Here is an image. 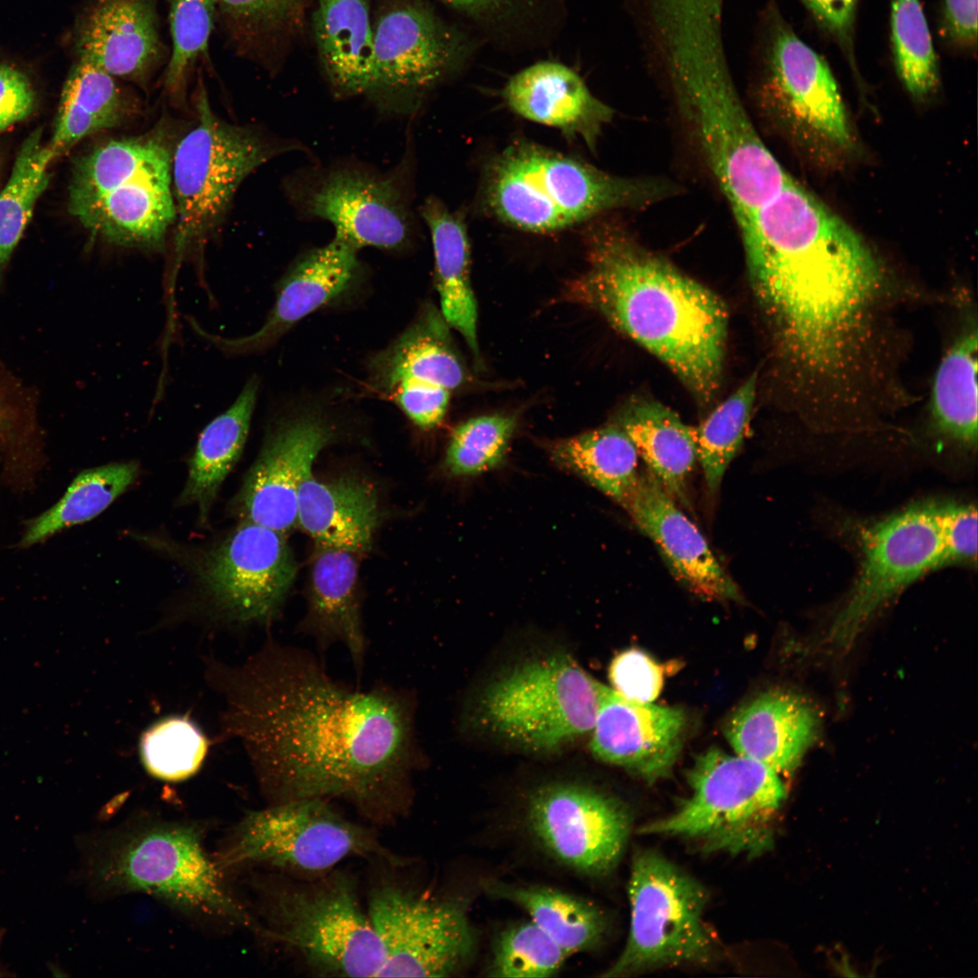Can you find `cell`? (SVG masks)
I'll use <instances>...</instances> for the list:
<instances>
[{
  "instance_id": "cell-47",
  "label": "cell",
  "mask_w": 978,
  "mask_h": 978,
  "mask_svg": "<svg viewBox=\"0 0 978 978\" xmlns=\"http://www.w3.org/2000/svg\"><path fill=\"white\" fill-rule=\"evenodd\" d=\"M609 678L617 693L639 703L653 702L664 682L661 666L637 648L624 650L612 659Z\"/></svg>"
},
{
  "instance_id": "cell-22",
  "label": "cell",
  "mask_w": 978,
  "mask_h": 978,
  "mask_svg": "<svg viewBox=\"0 0 978 978\" xmlns=\"http://www.w3.org/2000/svg\"><path fill=\"white\" fill-rule=\"evenodd\" d=\"M686 728L683 710L628 700L602 684L590 749L599 761L653 783L671 772Z\"/></svg>"
},
{
  "instance_id": "cell-53",
  "label": "cell",
  "mask_w": 978,
  "mask_h": 978,
  "mask_svg": "<svg viewBox=\"0 0 978 978\" xmlns=\"http://www.w3.org/2000/svg\"><path fill=\"white\" fill-rule=\"evenodd\" d=\"M478 18L494 17L508 8L511 0H442Z\"/></svg>"
},
{
  "instance_id": "cell-32",
  "label": "cell",
  "mask_w": 978,
  "mask_h": 978,
  "mask_svg": "<svg viewBox=\"0 0 978 978\" xmlns=\"http://www.w3.org/2000/svg\"><path fill=\"white\" fill-rule=\"evenodd\" d=\"M421 215L431 235L435 281L446 322L465 339L478 357L477 305L470 279V244L462 216L437 198L429 197Z\"/></svg>"
},
{
  "instance_id": "cell-2",
  "label": "cell",
  "mask_w": 978,
  "mask_h": 978,
  "mask_svg": "<svg viewBox=\"0 0 978 978\" xmlns=\"http://www.w3.org/2000/svg\"><path fill=\"white\" fill-rule=\"evenodd\" d=\"M752 290L790 359L827 371L878 288L860 235L793 180L739 226Z\"/></svg>"
},
{
  "instance_id": "cell-49",
  "label": "cell",
  "mask_w": 978,
  "mask_h": 978,
  "mask_svg": "<svg viewBox=\"0 0 978 978\" xmlns=\"http://www.w3.org/2000/svg\"><path fill=\"white\" fill-rule=\"evenodd\" d=\"M799 1L817 26L837 45L855 75H858L855 38L859 0Z\"/></svg>"
},
{
  "instance_id": "cell-29",
  "label": "cell",
  "mask_w": 978,
  "mask_h": 978,
  "mask_svg": "<svg viewBox=\"0 0 978 978\" xmlns=\"http://www.w3.org/2000/svg\"><path fill=\"white\" fill-rule=\"evenodd\" d=\"M313 33L319 57L336 93H369L373 24L369 0H316Z\"/></svg>"
},
{
  "instance_id": "cell-13",
  "label": "cell",
  "mask_w": 978,
  "mask_h": 978,
  "mask_svg": "<svg viewBox=\"0 0 978 978\" xmlns=\"http://www.w3.org/2000/svg\"><path fill=\"white\" fill-rule=\"evenodd\" d=\"M367 911L383 952L378 977L450 976L474 951L462 902L430 896L391 869L370 885Z\"/></svg>"
},
{
  "instance_id": "cell-40",
  "label": "cell",
  "mask_w": 978,
  "mask_h": 978,
  "mask_svg": "<svg viewBox=\"0 0 978 978\" xmlns=\"http://www.w3.org/2000/svg\"><path fill=\"white\" fill-rule=\"evenodd\" d=\"M57 158L37 128L24 140L10 177L0 192V271L9 261L36 203L50 182L49 167Z\"/></svg>"
},
{
  "instance_id": "cell-45",
  "label": "cell",
  "mask_w": 978,
  "mask_h": 978,
  "mask_svg": "<svg viewBox=\"0 0 978 978\" xmlns=\"http://www.w3.org/2000/svg\"><path fill=\"white\" fill-rule=\"evenodd\" d=\"M515 427V417L505 415L481 416L462 423L449 439L446 470L466 477L495 468L505 457Z\"/></svg>"
},
{
  "instance_id": "cell-52",
  "label": "cell",
  "mask_w": 978,
  "mask_h": 978,
  "mask_svg": "<svg viewBox=\"0 0 978 978\" xmlns=\"http://www.w3.org/2000/svg\"><path fill=\"white\" fill-rule=\"evenodd\" d=\"M36 94L29 78L17 68L0 62V134L32 114Z\"/></svg>"
},
{
  "instance_id": "cell-27",
  "label": "cell",
  "mask_w": 978,
  "mask_h": 978,
  "mask_svg": "<svg viewBox=\"0 0 978 978\" xmlns=\"http://www.w3.org/2000/svg\"><path fill=\"white\" fill-rule=\"evenodd\" d=\"M817 715L799 696L768 691L742 705L726 724L737 754L754 759L779 774L793 771L814 740Z\"/></svg>"
},
{
  "instance_id": "cell-54",
  "label": "cell",
  "mask_w": 978,
  "mask_h": 978,
  "mask_svg": "<svg viewBox=\"0 0 978 978\" xmlns=\"http://www.w3.org/2000/svg\"><path fill=\"white\" fill-rule=\"evenodd\" d=\"M15 389V383L11 377L0 369V415L11 405Z\"/></svg>"
},
{
  "instance_id": "cell-7",
  "label": "cell",
  "mask_w": 978,
  "mask_h": 978,
  "mask_svg": "<svg viewBox=\"0 0 978 978\" xmlns=\"http://www.w3.org/2000/svg\"><path fill=\"white\" fill-rule=\"evenodd\" d=\"M254 931L323 976L378 977L383 952L356 877L333 869L316 877L274 872L259 883Z\"/></svg>"
},
{
  "instance_id": "cell-38",
  "label": "cell",
  "mask_w": 978,
  "mask_h": 978,
  "mask_svg": "<svg viewBox=\"0 0 978 978\" xmlns=\"http://www.w3.org/2000/svg\"><path fill=\"white\" fill-rule=\"evenodd\" d=\"M136 462L110 463L79 473L51 508L24 523L18 547L38 544L101 513L137 479Z\"/></svg>"
},
{
  "instance_id": "cell-28",
  "label": "cell",
  "mask_w": 978,
  "mask_h": 978,
  "mask_svg": "<svg viewBox=\"0 0 978 978\" xmlns=\"http://www.w3.org/2000/svg\"><path fill=\"white\" fill-rule=\"evenodd\" d=\"M380 519L376 490L357 478L322 481L309 473L297 493V525L316 544L356 553L369 549Z\"/></svg>"
},
{
  "instance_id": "cell-11",
  "label": "cell",
  "mask_w": 978,
  "mask_h": 978,
  "mask_svg": "<svg viewBox=\"0 0 978 978\" xmlns=\"http://www.w3.org/2000/svg\"><path fill=\"white\" fill-rule=\"evenodd\" d=\"M197 87V124L172 155L177 264L216 228L242 182L284 149H291L221 120L211 108L200 74Z\"/></svg>"
},
{
  "instance_id": "cell-9",
  "label": "cell",
  "mask_w": 978,
  "mask_h": 978,
  "mask_svg": "<svg viewBox=\"0 0 978 978\" xmlns=\"http://www.w3.org/2000/svg\"><path fill=\"white\" fill-rule=\"evenodd\" d=\"M354 857L407 864L406 858L386 848L372 829L338 812L330 800L310 798L247 813L216 861L223 869L260 866L311 878Z\"/></svg>"
},
{
  "instance_id": "cell-16",
  "label": "cell",
  "mask_w": 978,
  "mask_h": 978,
  "mask_svg": "<svg viewBox=\"0 0 978 978\" xmlns=\"http://www.w3.org/2000/svg\"><path fill=\"white\" fill-rule=\"evenodd\" d=\"M297 572L284 533L241 521L204 556L199 579L211 604L229 619L267 623Z\"/></svg>"
},
{
  "instance_id": "cell-10",
  "label": "cell",
  "mask_w": 978,
  "mask_h": 978,
  "mask_svg": "<svg viewBox=\"0 0 978 978\" xmlns=\"http://www.w3.org/2000/svg\"><path fill=\"white\" fill-rule=\"evenodd\" d=\"M629 928L625 946L603 977H626L717 957L705 920L709 894L686 870L653 850L635 854L628 884Z\"/></svg>"
},
{
  "instance_id": "cell-35",
  "label": "cell",
  "mask_w": 978,
  "mask_h": 978,
  "mask_svg": "<svg viewBox=\"0 0 978 978\" xmlns=\"http://www.w3.org/2000/svg\"><path fill=\"white\" fill-rule=\"evenodd\" d=\"M312 0H217L216 24L236 57L267 69L301 29Z\"/></svg>"
},
{
  "instance_id": "cell-3",
  "label": "cell",
  "mask_w": 978,
  "mask_h": 978,
  "mask_svg": "<svg viewBox=\"0 0 978 978\" xmlns=\"http://www.w3.org/2000/svg\"><path fill=\"white\" fill-rule=\"evenodd\" d=\"M586 239L588 268L570 283L569 297L657 357L707 406L723 377L724 301L620 225L595 224Z\"/></svg>"
},
{
  "instance_id": "cell-20",
  "label": "cell",
  "mask_w": 978,
  "mask_h": 978,
  "mask_svg": "<svg viewBox=\"0 0 978 978\" xmlns=\"http://www.w3.org/2000/svg\"><path fill=\"white\" fill-rule=\"evenodd\" d=\"M334 436L319 417L302 415L277 425L266 436L233 500L234 513L286 533L297 525V493L318 454Z\"/></svg>"
},
{
  "instance_id": "cell-14",
  "label": "cell",
  "mask_w": 978,
  "mask_h": 978,
  "mask_svg": "<svg viewBox=\"0 0 978 978\" xmlns=\"http://www.w3.org/2000/svg\"><path fill=\"white\" fill-rule=\"evenodd\" d=\"M861 563L827 641L848 648L890 599L925 573L946 565L936 503L913 504L877 521L860 537Z\"/></svg>"
},
{
  "instance_id": "cell-39",
  "label": "cell",
  "mask_w": 978,
  "mask_h": 978,
  "mask_svg": "<svg viewBox=\"0 0 978 978\" xmlns=\"http://www.w3.org/2000/svg\"><path fill=\"white\" fill-rule=\"evenodd\" d=\"M976 354L975 332L957 340L937 369L932 393L936 427L969 447L977 442Z\"/></svg>"
},
{
  "instance_id": "cell-19",
  "label": "cell",
  "mask_w": 978,
  "mask_h": 978,
  "mask_svg": "<svg viewBox=\"0 0 978 978\" xmlns=\"http://www.w3.org/2000/svg\"><path fill=\"white\" fill-rule=\"evenodd\" d=\"M296 199L307 216L331 223L334 237L357 250L398 249L412 232L406 197L391 177L332 169L299 191Z\"/></svg>"
},
{
  "instance_id": "cell-21",
  "label": "cell",
  "mask_w": 978,
  "mask_h": 978,
  "mask_svg": "<svg viewBox=\"0 0 978 978\" xmlns=\"http://www.w3.org/2000/svg\"><path fill=\"white\" fill-rule=\"evenodd\" d=\"M72 42L77 59L143 89L170 53L155 0H91L75 23Z\"/></svg>"
},
{
  "instance_id": "cell-6",
  "label": "cell",
  "mask_w": 978,
  "mask_h": 978,
  "mask_svg": "<svg viewBox=\"0 0 978 978\" xmlns=\"http://www.w3.org/2000/svg\"><path fill=\"white\" fill-rule=\"evenodd\" d=\"M171 164L159 133L102 143L74 162L68 210L94 238L160 249L177 217Z\"/></svg>"
},
{
  "instance_id": "cell-26",
  "label": "cell",
  "mask_w": 978,
  "mask_h": 978,
  "mask_svg": "<svg viewBox=\"0 0 978 978\" xmlns=\"http://www.w3.org/2000/svg\"><path fill=\"white\" fill-rule=\"evenodd\" d=\"M357 554L316 544L307 613L298 632L311 637L322 650L337 643L344 645L360 677L364 666L367 639L358 593Z\"/></svg>"
},
{
  "instance_id": "cell-46",
  "label": "cell",
  "mask_w": 978,
  "mask_h": 978,
  "mask_svg": "<svg viewBox=\"0 0 978 978\" xmlns=\"http://www.w3.org/2000/svg\"><path fill=\"white\" fill-rule=\"evenodd\" d=\"M568 955L532 921L514 925L498 936L489 975L542 978L554 975Z\"/></svg>"
},
{
  "instance_id": "cell-31",
  "label": "cell",
  "mask_w": 978,
  "mask_h": 978,
  "mask_svg": "<svg viewBox=\"0 0 978 978\" xmlns=\"http://www.w3.org/2000/svg\"><path fill=\"white\" fill-rule=\"evenodd\" d=\"M136 97L97 65L77 59L62 90L47 143L56 158L84 138L120 126L137 109Z\"/></svg>"
},
{
  "instance_id": "cell-24",
  "label": "cell",
  "mask_w": 978,
  "mask_h": 978,
  "mask_svg": "<svg viewBox=\"0 0 978 978\" xmlns=\"http://www.w3.org/2000/svg\"><path fill=\"white\" fill-rule=\"evenodd\" d=\"M625 508L692 592L708 599L740 601L737 585L704 535L649 471L639 474Z\"/></svg>"
},
{
  "instance_id": "cell-8",
  "label": "cell",
  "mask_w": 978,
  "mask_h": 978,
  "mask_svg": "<svg viewBox=\"0 0 978 978\" xmlns=\"http://www.w3.org/2000/svg\"><path fill=\"white\" fill-rule=\"evenodd\" d=\"M689 795L639 833L677 838L701 850L754 858L773 842L772 821L785 797L780 774L740 754L709 749L688 772Z\"/></svg>"
},
{
  "instance_id": "cell-30",
  "label": "cell",
  "mask_w": 978,
  "mask_h": 978,
  "mask_svg": "<svg viewBox=\"0 0 978 978\" xmlns=\"http://www.w3.org/2000/svg\"><path fill=\"white\" fill-rule=\"evenodd\" d=\"M616 425L628 435L666 491L688 505V479L697 461L694 427L668 407L647 398L630 401Z\"/></svg>"
},
{
  "instance_id": "cell-18",
  "label": "cell",
  "mask_w": 978,
  "mask_h": 978,
  "mask_svg": "<svg viewBox=\"0 0 978 978\" xmlns=\"http://www.w3.org/2000/svg\"><path fill=\"white\" fill-rule=\"evenodd\" d=\"M373 63L369 93L416 98L459 64V38L427 7L399 0L373 24Z\"/></svg>"
},
{
  "instance_id": "cell-4",
  "label": "cell",
  "mask_w": 978,
  "mask_h": 978,
  "mask_svg": "<svg viewBox=\"0 0 978 978\" xmlns=\"http://www.w3.org/2000/svg\"><path fill=\"white\" fill-rule=\"evenodd\" d=\"M673 184L624 177L530 141L506 147L489 164L488 209L502 222L550 234L620 208H640L673 196Z\"/></svg>"
},
{
  "instance_id": "cell-50",
  "label": "cell",
  "mask_w": 978,
  "mask_h": 978,
  "mask_svg": "<svg viewBox=\"0 0 978 978\" xmlns=\"http://www.w3.org/2000/svg\"><path fill=\"white\" fill-rule=\"evenodd\" d=\"M406 415L419 427L430 429L444 418L451 391L410 380L398 382L388 389Z\"/></svg>"
},
{
  "instance_id": "cell-37",
  "label": "cell",
  "mask_w": 978,
  "mask_h": 978,
  "mask_svg": "<svg viewBox=\"0 0 978 978\" xmlns=\"http://www.w3.org/2000/svg\"><path fill=\"white\" fill-rule=\"evenodd\" d=\"M486 888L523 908L568 956L593 949L606 934L605 916L584 899L545 887L491 881Z\"/></svg>"
},
{
  "instance_id": "cell-12",
  "label": "cell",
  "mask_w": 978,
  "mask_h": 978,
  "mask_svg": "<svg viewBox=\"0 0 978 978\" xmlns=\"http://www.w3.org/2000/svg\"><path fill=\"white\" fill-rule=\"evenodd\" d=\"M601 685L565 653L531 658L486 687L480 717L507 742L550 753L591 732Z\"/></svg>"
},
{
  "instance_id": "cell-25",
  "label": "cell",
  "mask_w": 978,
  "mask_h": 978,
  "mask_svg": "<svg viewBox=\"0 0 978 978\" xmlns=\"http://www.w3.org/2000/svg\"><path fill=\"white\" fill-rule=\"evenodd\" d=\"M509 108L531 121L581 139L593 149L613 110L570 67L543 61L515 73L503 89Z\"/></svg>"
},
{
  "instance_id": "cell-34",
  "label": "cell",
  "mask_w": 978,
  "mask_h": 978,
  "mask_svg": "<svg viewBox=\"0 0 978 978\" xmlns=\"http://www.w3.org/2000/svg\"><path fill=\"white\" fill-rule=\"evenodd\" d=\"M373 369L377 383L387 390L410 380L452 391L466 376L446 321L429 310L376 358Z\"/></svg>"
},
{
  "instance_id": "cell-1",
  "label": "cell",
  "mask_w": 978,
  "mask_h": 978,
  "mask_svg": "<svg viewBox=\"0 0 978 978\" xmlns=\"http://www.w3.org/2000/svg\"><path fill=\"white\" fill-rule=\"evenodd\" d=\"M213 675L226 695L225 731L244 743L270 804L339 799L379 826L406 818L419 754L405 688L349 686L312 652L275 641Z\"/></svg>"
},
{
  "instance_id": "cell-23",
  "label": "cell",
  "mask_w": 978,
  "mask_h": 978,
  "mask_svg": "<svg viewBox=\"0 0 978 978\" xmlns=\"http://www.w3.org/2000/svg\"><path fill=\"white\" fill-rule=\"evenodd\" d=\"M357 252L333 237L329 244L304 254L280 282L274 304L262 327L249 335L222 337L206 331L193 318L187 321L194 332L225 356L260 352L345 291L358 269Z\"/></svg>"
},
{
  "instance_id": "cell-48",
  "label": "cell",
  "mask_w": 978,
  "mask_h": 978,
  "mask_svg": "<svg viewBox=\"0 0 978 978\" xmlns=\"http://www.w3.org/2000/svg\"><path fill=\"white\" fill-rule=\"evenodd\" d=\"M936 516L946 564H975L976 508L967 503H936Z\"/></svg>"
},
{
  "instance_id": "cell-33",
  "label": "cell",
  "mask_w": 978,
  "mask_h": 978,
  "mask_svg": "<svg viewBox=\"0 0 978 978\" xmlns=\"http://www.w3.org/2000/svg\"><path fill=\"white\" fill-rule=\"evenodd\" d=\"M259 380H247L230 407L202 430L189 460L179 504L196 505L205 522L228 474L239 460L255 408Z\"/></svg>"
},
{
  "instance_id": "cell-44",
  "label": "cell",
  "mask_w": 978,
  "mask_h": 978,
  "mask_svg": "<svg viewBox=\"0 0 978 978\" xmlns=\"http://www.w3.org/2000/svg\"><path fill=\"white\" fill-rule=\"evenodd\" d=\"M209 743L201 730L186 716L164 717L141 735L139 755L154 778L177 782L201 768Z\"/></svg>"
},
{
  "instance_id": "cell-17",
  "label": "cell",
  "mask_w": 978,
  "mask_h": 978,
  "mask_svg": "<svg viewBox=\"0 0 978 978\" xmlns=\"http://www.w3.org/2000/svg\"><path fill=\"white\" fill-rule=\"evenodd\" d=\"M758 58L762 100L834 144L852 137L839 86L827 61L794 32L779 9L764 14Z\"/></svg>"
},
{
  "instance_id": "cell-5",
  "label": "cell",
  "mask_w": 978,
  "mask_h": 978,
  "mask_svg": "<svg viewBox=\"0 0 978 978\" xmlns=\"http://www.w3.org/2000/svg\"><path fill=\"white\" fill-rule=\"evenodd\" d=\"M89 870L101 892L144 894L192 917L254 929L196 824L155 820L120 829L93 853Z\"/></svg>"
},
{
  "instance_id": "cell-51",
  "label": "cell",
  "mask_w": 978,
  "mask_h": 978,
  "mask_svg": "<svg viewBox=\"0 0 978 978\" xmlns=\"http://www.w3.org/2000/svg\"><path fill=\"white\" fill-rule=\"evenodd\" d=\"M938 32L944 45L959 54L977 50V0H942Z\"/></svg>"
},
{
  "instance_id": "cell-43",
  "label": "cell",
  "mask_w": 978,
  "mask_h": 978,
  "mask_svg": "<svg viewBox=\"0 0 978 978\" xmlns=\"http://www.w3.org/2000/svg\"><path fill=\"white\" fill-rule=\"evenodd\" d=\"M164 1L168 8L171 48L163 70V87L168 96L179 101L196 65L209 61L217 0Z\"/></svg>"
},
{
  "instance_id": "cell-41",
  "label": "cell",
  "mask_w": 978,
  "mask_h": 978,
  "mask_svg": "<svg viewBox=\"0 0 978 978\" xmlns=\"http://www.w3.org/2000/svg\"><path fill=\"white\" fill-rule=\"evenodd\" d=\"M757 373H753L730 397L694 427L699 461L710 493L720 486L730 463L746 435L756 395Z\"/></svg>"
},
{
  "instance_id": "cell-42",
  "label": "cell",
  "mask_w": 978,
  "mask_h": 978,
  "mask_svg": "<svg viewBox=\"0 0 978 978\" xmlns=\"http://www.w3.org/2000/svg\"><path fill=\"white\" fill-rule=\"evenodd\" d=\"M890 40L896 72L908 93L916 99L933 94L939 62L920 0H890Z\"/></svg>"
},
{
  "instance_id": "cell-36",
  "label": "cell",
  "mask_w": 978,
  "mask_h": 978,
  "mask_svg": "<svg viewBox=\"0 0 978 978\" xmlns=\"http://www.w3.org/2000/svg\"><path fill=\"white\" fill-rule=\"evenodd\" d=\"M550 456L623 507L638 481L639 455L616 424L560 440L551 445Z\"/></svg>"
},
{
  "instance_id": "cell-15",
  "label": "cell",
  "mask_w": 978,
  "mask_h": 978,
  "mask_svg": "<svg viewBox=\"0 0 978 978\" xmlns=\"http://www.w3.org/2000/svg\"><path fill=\"white\" fill-rule=\"evenodd\" d=\"M525 820L535 840L556 860L597 877L619 862L632 819L621 801L599 790L553 782L532 792Z\"/></svg>"
}]
</instances>
